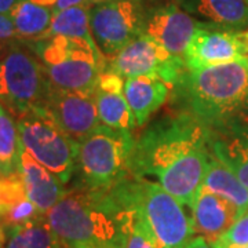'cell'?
<instances>
[{
  "mask_svg": "<svg viewBox=\"0 0 248 248\" xmlns=\"http://www.w3.org/2000/svg\"><path fill=\"white\" fill-rule=\"evenodd\" d=\"M91 3H104V1H108V0H90Z\"/></svg>",
  "mask_w": 248,
  "mask_h": 248,
  "instance_id": "36",
  "label": "cell"
},
{
  "mask_svg": "<svg viewBox=\"0 0 248 248\" xmlns=\"http://www.w3.org/2000/svg\"><path fill=\"white\" fill-rule=\"evenodd\" d=\"M247 1H248V0H247Z\"/></svg>",
  "mask_w": 248,
  "mask_h": 248,
  "instance_id": "39",
  "label": "cell"
},
{
  "mask_svg": "<svg viewBox=\"0 0 248 248\" xmlns=\"http://www.w3.org/2000/svg\"><path fill=\"white\" fill-rule=\"evenodd\" d=\"M22 145L19 141L17 122L10 116L0 102V175H10L18 171Z\"/></svg>",
  "mask_w": 248,
  "mask_h": 248,
  "instance_id": "24",
  "label": "cell"
},
{
  "mask_svg": "<svg viewBox=\"0 0 248 248\" xmlns=\"http://www.w3.org/2000/svg\"><path fill=\"white\" fill-rule=\"evenodd\" d=\"M199 25L200 22L189 13L171 3L146 11L143 33L172 55L184 58Z\"/></svg>",
  "mask_w": 248,
  "mask_h": 248,
  "instance_id": "13",
  "label": "cell"
},
{
  "mask_svg": "<svg viewBox=\"0 0 248 248\" xmlns=\"http://www.w3.org/2000/svg\"><path fill=\"white\" fill-rule=\"evenodd\" d=\"M17 1L18 0H0V13L10 17V13H11V10L16 6Z\"/></svg>",
  "mask_w": 248,
  "mask_h": 248,
  "instance_id": "32",
  "label": "cell"
},
{
  "mask_svg": "<svg viewBox=\"0 0 248 248\" xmlns=\"http://www.w3.org/2000/svg\"><path fill=\"white\" fill-rule=\"evenodd\" d=\"M54 13L32 0H18L10 13L19 40H40L48 32Z\"/></svg>",
  "mask_w": 248,
  "mask_h": 248,
  "instance_id": "20",
  "label": "cell"
},
{
  "mask_svg": "<svg viewBox=\"0 0 248 248\" xmlns=\"http://www.w3.org/2000/svg\"><path fill=\"white\" fill-rule=\"evenodd\" d=\"M32 1L50 9L54 14L62 10L73 7V6H83V4L90 3V0H32Z\"/></svg>",
  "mask_w": 248,
  "mask_h": 248,
  "instance_id": "30",
  "label": "cell"
},
{
  "mask_svg": "<svg viewBox=\"0 0 248 248\" xmlns=\"http://www.w3.org/2000/svg\"><path fill=\"white\" fill-rule=\"evenodd\" d=\"M18 171L24 179L28 199L42 214L47 213L66 193L61 179L33 159L24 148L19 155Z\"/></svg>",
  "mask_w": 248,
  "mask_h": 248,
  "instance_id": "15",
  "label": "cell"
},
{
  "mask_svg": "<svg viewBox=\"0 0 248 248\" xmlns=\"http://www.w3.org/2000/svg\"><path fill=\"white\" fill-rule=\"evenodd\" d=\"M210 146L208 127L192 113L160 119L134 143L130 174L156 178L178 202L190 207L213 157Z\"/></svg>",
  "mask_w": 248,
  "mask_h": 248,
  "instance_id": "1",
  "label": "cell"
},
{
  "mask_svg": "<svg viewBox=\"0 0 248 248\" xmlns=\"http://www.w3.org/2000/svg\"><path fill=\"white\" fill-rule=\"evenodd\" d=\"M145 17L142 0H108L90 9L91 35L105 61L143 33Z\"/></svg>",
  "mask_w": 248,
  "mask_h": 248,
  "instance_id": "9",
  "label": "cell"
},
{
  "mask_svg": "<svg viewBox=\"0 0 248 248\" xmlns=\"http://www.w3.org/2000/svg\"><path fill=\"white\" fill-rule=\"evenodd\" d=\"M113 190L120 203L145 223L157 248H182L196 236L184 204L160 184L130 174Z\"/></svg>",
  "mask_w": 248,
  "mask_h": 248,
  "instance_id": "4",
  "label": "cell"
},
{
  "mask_svg": "<svg viewBox=\"0 0 248 248\" xmlns=\"http://www.w3.org/2000/svg\"><path fill=\"white\" fill-rule=\"evenodd\" d=\"M6 233L4 248H65L50 228L45 214L24 225L6 229Z\"/></svg>",
  "mask_w": 248,
  "mask_h": 248,
  "instance_id": "21",
  "label": "cell"
},
{
  "mask_svg": "<svg viewBox=\"0 0 248 248\" xmlns=\"http://www.w3.org/2000/svg\"><path fill=\"white\" fill-rule=\"evenodd\" d=\"M17 127L22 148L60 178L62 184H68L76 169L78 145L45 108H33L18 116Z\"/></svg>",
  "mask_w": 248,
  "mask_h": 248,
  "instance_id": "7",
  "label": "cell"
},
{
  "mask_svg": "<svg viewBox=\"0 0 248 248\" xmlns=\"http://www.w3.org/2000/svg\"><path fill=\"white\" fill-rule=\"evenodd\" d=\"M247 101H248V98H247Z\"/></svg>",
  "mask_w": 248,
  "mask_h": 248,
  "instance_id": "38",
  "label": "cell"
},
{
  "mask_svg": "<svg viewBox=\"0 0 248 248\" xmlns=\"http://www.w3.org/2000/svg\"><path fill=\"white\" fill-rule=\"evenodd\" d=\"M241 35H243V39L246 40V43H247V46H248V31L247 32H244V33H241Z\"/></svg>",
  "mask_w": 248,
  "mask_h": 248,
  "instance_id": "35",
  "label": "cell"
},
{
  "mask_svg": "<svg viewBox=\"0 0 248 248\" xmlns=\"http://www.w3.org/2000/svg\"><path fill=\"white\" fill-rule=\"evenodd\" d=\"M190 208L195 234L211 244L221 239L240 217L239 208L234 204L204 186L197 192Z\"/></svg>",
  "mask_w": 248,
  "mask_h": 248,
  "instance_id": "14",
  "label": "cell"
},
{
  "mask_svg": "<svg viewBox=\"0 0 248 248\" xmlns=\"http://www.w3.org/2000/svg\"><path fill=\"white\" fill-rule=\"evenodd\" d=\"M6 239H7V233H6V229L4 226L0 223V248H4V244H6Z\"/></svg>",
  "mask_w": 248,
  "mask_h": 248,
  "instance_id": "33",
  "label": "cell"
},
{
  "mask_svg": "<svg viewBox=\"0 0 248 248\" xmlns=\"http://www.w3.org/2000/svg\"><path fill=\"white\" fill-rule=\"evenodd\" d=\"M203 186L232 202L239 208L240 215L248 210V189L232 172V170L214 155V152L204 177Z\"/></svg>",
  "mask_w": 248,
  "mask_h": 248,
  "instance_id": "19",
  "label": "cell"
},
{
  "mask_svg": "<svg viewBox=\"0 0 248 248\" xmlns=\"http://www.w3.org/2000/svg\"><path fill=\"white\" fill-rule=\"evenodd\" d=\"M18 36L11 18L0 13V54L18 43Z\"/></svg>",
  "mask_w": 248,
  "mask_h": 248,
  "instance_id": "29",
  "label": "cell"
},
{
  "mask_svg": "<svg viewBox=\"0 0 248 248\" xmlns=\"http://www.w3.org/2000/svg\"><path fill=\"white\" fill-rule=\"evenodd\" d=\"M124 248H157L149 229L137 215H135L133 226L127 234Z\"/></svg>",
  "mask_w": 248,
  "mask_h": 248,
  "instance_id": "28",
  "label": "cell"
},
{
  "mask_svg": "<svg viewBox=\"0 0 248 248\" xmlns=\"http://www.w3.org/2000/svg\"><path fill=\"white\" fill-rule=\"evenodd\" d=\"M184 58L169 53L148 35L142 33L109 62L110 71L122 78L156 76L170 87H177L186 72Z\"/></svg>",
  "mask_w": 248,
  "mask_h": 248,
  "instance_id": "10",
  "label": "cell"
},
{
  "mask_svg": "<svg viewBox=\"0 0 248 248\" xmlns=\"http://www.w3.org/2000/svg\"><path fill=\"white\" fill-rule=\"evenodd\" d=\"M182 248H215L211 244V243H208L207 240L202 237V236H195L193 239L190 240L186 246H184Z\"/></svg>",
  "mask_w": 248,
  "mask_h": 248,
  "instance_id": "31",
  "label": "cell"
},
{
  "mask_svg": "<svg viewBox=\"0 0 248 248\" xmlns=\"http://www.w3.org/2000/svg\"><path fill=\"white\" fill-rule=\"evenodd\" d=\"M247 55L248 46L241 33L200 22L184 60L187 69H202L237 61Z\"/></svg>",
  "mask_w": 248,
  "mask_h": 248,
  "instance_id": "12",
  "label": "cell"
},
{
  "mask_svg": "<svg viewBox=\"0 0 248 248\" xmlns=\"http://www.w3.org/2000/svg\"><path fill=\"white\" fill-rule=\"evenodd\" d=\"M40 215L43 214L40 213L39 208L27 197L22 202L16 204L13 208H10L9 211L0 218V223L4 226V229H10V228L19 226L32 219H36Z\"/></svg>",
  "mask_w": 248,
  "mask_h": 248,
  "instance_id": "26",
  "label": "cell"
},
{
  "mask_svg": "<svg viewBox=\"0 0 248 248\" xmlns=\"http://www.w3.org/2000/svg\"><path fill=\"white\" fill-rule=\"evenodd\" d=\"M156 1H161L163 4H171V3H175V4H178V3H182L184 0H156Z\"/></svg>",
  "mask_w": 248,
  "mask_h": 248,
  "instance_id": "34",
  "label": "cell"
},
{
  "mask_svg": "<svg viewBox=\"0 0 248 248\" xmlns=\"http://www.w3.org/2000/svg\"><path fill=\"white\" fill-rule=\"evenodd\" d=\"M48 87L39 57L18 43L0 54V102L16 115L43 107Z\"/></svg>",
  "mask_w": 248,
  "mask_h": 248,
  "instance_id": "8",
  "label": "cell"
},
{
  "mask_svg": "<svg viewBox=\"0 0 248 248\" xmlns=\"http://www.w3.org/2000/svg\"><path fill=\"white\" fill-rule=\"evenodd\" d=\"M134 143L131 131L113 130L101 124L78 143L76 167L81 184L94 189H108L128 177Z\"/></svg>",
  "mask_w": 248,
  "mask_h": 248,
  "instance_id": "6",
  "label": "cell"
},
{
  "mask_svg": "<svg viewBox=\"0 0 248 248\" xmlns=\"http://www.w3.org/2000/svg\"><path fill=\"white\" fill-rule=\"evenodd\" d=\"M45 215L65 248H124L135 219L113 186L94 189L83 184L66 190Z\"/></svg>",
  "mask_w": 248,
  "mask_h": 248,
  "instance_id": "2",
  "label": "cell"
},
{
  "mask_svg": "<svg viewBox=\"0 0 248 248\" xmlns=\"http://www.w3.org/2000/svg\"><path fill=\"white\" fill-rule=\"evenodd\" d=\"M170 86L156 76H135L124 80V97L137 125H143L169 97Z\"/></svg>",
  "mask_w": 248,
  "mask_h": 248,
  "instance_id": "16",
  "label": "cell"
},
{
  "mask_svg": "<svg viewBox=\"0 0 248 248\" xmlns=\"http://www.w3.org/2000/svg\"><path fill=\"white\" fill-rule=\"evenodd\" d=\"M27 190L21 172L16 171L10 175L0 177V218L16 204L27 199Z\"/></svg>",
  "mask_w": 248,
  "mask_h": 248,
  "instance_id": "25",
  "label": "cell"
},
{
  "mask_svg": "<svg viewBox=\"0 0 248 248\" xmlns=\"http://www.w3.org/2000/svg\"><path fill=\"white\" fill-rule=\"evenodd\" d=\"M189 13L225 29H240L248 25L247 0H184Z\"/></svg>",
  "mask_w": 248,
  "mask_h": 248,
  "instance_id": "18",
  "label": "cell"
},
{
  "mask_svg": "<svg viewBox=\"0 0 248 248\" xmlns=\"http://www.w3.org/2000/svg\"><path fill=\"white\" fill-rule=\"evenodd\" d=\"M48 36H65L69 39L86 42L91 46H97L90 29L89 4L73 6L55 13L53 16L50 29L45 37Z\"/></svg>",
  "mask_w": 248,
  "mask_h": 248,
  "instance_id": "23",
  "label": "cell"
},
{
  "mask_svg": "<svg viewBox=\"0 0 248 248\" xmlns=\"http://www.w3.org/2000/svg\"><path fill=\"white\" fill-rule=\"evenodd\" d=\"M211 149L248 189V124H229L211 141Z\"/></svg>",
  "mask_w": 248,
  "mask_h": 248,
  "instance_id": "17",
  "label": "cell"
},
{
  "mask_svg": "<svg viewBox=\"0 0 248 248\" xmlns=\"http://www.w3.org/2000/svg\"><path fill=\"white\" fill-rule=\"evenodd\" d=\"M42 108H45L46 112L76 145L102 124L99 123L95 94L68 91L50 83Z\"/></svg>",
  "mask_w": 248,
  "mask_h": 248,
  "instance_id": "11",
  "label": "cell"
},
{
  "mask_svg": "<svg viewBox=\"0 0 248 248\" xmlns=\"http://www.w3.org/2000/svg\"><path fill=\"white\" fill-rule=\"evenodd\" d=\"M215 248H248V247H219V246H214Z\"/></svg>",
  "mask_w": 248,
  "mask_h": 248,
  "instance_id": "37",
  "label": "cell"
},
{
  "mask_svg": "<svg viewBox=\"0 0 248 248\" xmlns=\"http://www.w3.org/2000/svg\"><path fill=\"white\" fill-rule=\"evenodd\" d=\"M213 246L219 247H248V210L241 214L221 239Z\"/></svg>",
  "mask_w": 248,
  "mask_h": 248,
  "instance_id": "27",
  "label": "cell"
},
{
  "mask_svg": "<svg viewBox=\"0 0 248 248\" xmlns=\"http://www.w3.org/2000/svg\"><path fill=\"white\" fill-rule=\"evenodd\" d=\"M190 113L207 127L228 123L248 98V55L237 61L186 69L179 84Z\"/></svg>",
  "mask_w": 248,
  "mask_h": 248,
  "instance_id": "3",
  "label": "cell"
},
{
  "mask_svg": "<svg viewBox=\"0 0 248 248\" xmlns=\"http://www.w3.org/2000/svg\"><path fill=\"white\" fill-rule=\"evenodd\" d=\"M95 104L101 123L113 130L131 131L137 125L133 110L124 97V91L95 90Z\"/></svg>",
  "mask_w": 248,
  "mask_h": 248,
  "instance_id": "22",
  "label": "cell"
},
{
  "mask_svg": "<svg viewBox=\"0 0 248 248\" xmlns=\"http://www.w3.org/2000/svg\"><path fill=\"white\" fill-rule=\"evenodd\" d=\"M36 53L48 81L62 90L95 94L107 61L97 46L65 36L36 42Z\"/></svg>",
  "mask_w": 248,
  "mask_h": 248,
  "instance_id": "5",
  "label": "cell"
}]
</instances>
